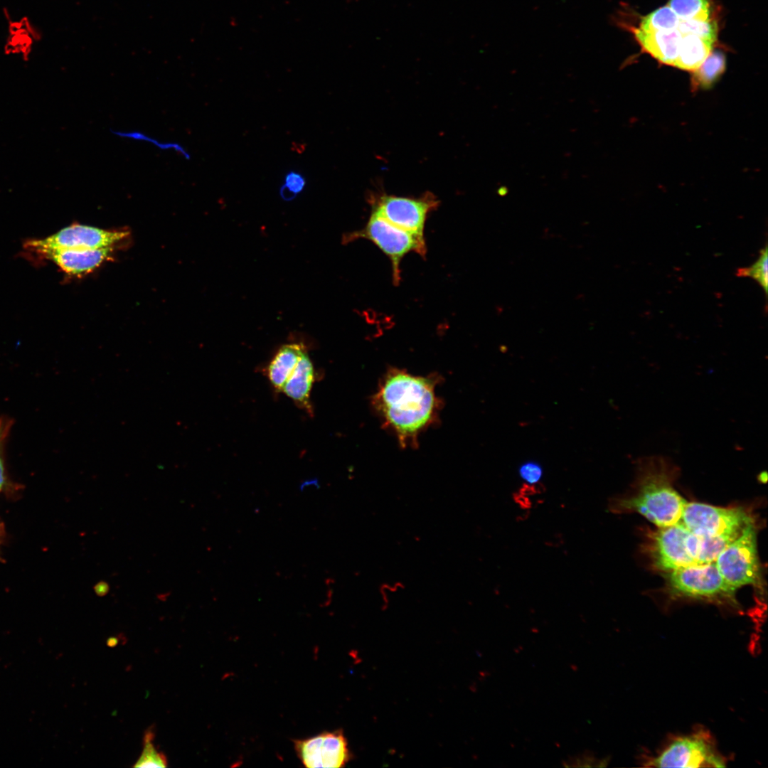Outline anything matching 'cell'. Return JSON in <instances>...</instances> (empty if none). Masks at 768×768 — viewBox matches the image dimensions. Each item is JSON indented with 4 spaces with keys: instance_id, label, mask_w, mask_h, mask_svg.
<instances>
[{
    "instance_id": "8fae6325",
    "label": "cell",
    "mask_w": 768,
    "mask_h": 768,
    "mask_svg": "<svg viewBox=\"0 0 768 768\" xmlns=\"http://www.w3.org/2000/svg\"><path fill=\"white\" fill-rule=\"evenodd\" d=\"M690 530L680 521L661 527L651 535V555L659 570L670 572L678 568L698 565L689 555L686 538Z\"/></svg>"
},
{
    "instance_id": "ba28073f",
    "label": "cell",
    "mask_w": 768,
    "mask_h": 768,
    "mask_svg": "<svg viewBox=\"0 0 768 768\" xmlns=\"http://www.w3.org/2000/svg\"><path fill=\"white\" fill-rule=\"evenodd\" d=\"M656 767H722L724 761L715 752L705 734L682 737L671 742L649 762Z\"/></svg>"
},
{
    "instance_id": "f1b7e54d",
    "label": "cell",
    "mask_w": 768,
    "mask_h": 768,
    "mask_svg": "<svg viewBox=\"0 0 768 768\" xmlns=\"http://www.w3.org/2000/svg\"><path fill=\"white\" fill-rule=\"evenodd\" d=\"M117 642H118V641H117V638H115V637H114V638H113V637H112V638H110V639H108V641H107V643H108V645H109L110 646H115V645H116V644H117Z\"/></svg>"
},
{
    "instance_id": "5bb4252c",
    "label": "cell",
    "mask_w": 768,
    "mask_h": 768,
    "mask_svg": "<svg viewBox=\"0 0 768 768\" xmlns=\"http://www.w3.org/2000/svg\"><path fill=\"white\" fill-rule=\"evenodd\" d=\"M4 13L8 23L7 36L4 45V53L28 60L34 46L41 39V33L28 17L22 16L13 19L6 11Z\"/></svg>"
},
{
    "instance_id": "4fadbf2b",
    "label": "cell",
    "mask_w": 768,
    "mask_h": 768,
    "mask_svg": "<svg viewBox=\"0 0 768 768\" xmlns=\"http://www.w3.org/2000/svg\"><path fill=\"white\" fill-rule=\"evenodd\" d=\"M634 36L643 49L659 62L674 66L683 38L677 28L646 31L635 28Z\"/></svg>"
},
{
    "instance_id": "44dd1931",
    "label": "cell",
    "mask_w": 768,
    "mask_h": 768,
    "mask_svg": "<svg viewBox=\"0 0 768 768\" xmlns=\"http://www.w3.org/2000/svg\"><path fill=\"white\" fill-rule=\"evenodd\" d=\"M739 535L699 536V564L715 562L719 554Z\"/></svg>"
},
{
    "instance_id": "9a60e30c",
    "label": "cell",
    "mask_w": 768,
    "mask_h": 768,
    "mask_svg": "<svg viewBox=\"0 0 768 768\" xmlns=\"http://www.w3.org/2000/svg\"><path fill=\"white\" fill-rule=\"evenodd\" d=\"M313 363L306 351L299 360L294 370L286 381L282 392L309 415H312L310 393L314 381Z\"/></svg>"
},
{
    "instance_id": "83f0119b",
    "label": "cell",
    "mask_w": 768,
    "mask_h": 768,
    "mask_svg": "<svg viewBox=\"0 0 768 768\" xmlns=\"http://www.w3.org/2000/svg\"><path fill=\"white\" fill-rule=\"evenodd\" d=\"M93 590L97 596L104 597L108 594L110 585L106 581L100 580L94 585Z\"/></svg>"
},
{
    "instance_id": "7c38bea8",
    "label": "cell",
    "mask_w": 768,
    "mask_h": 768,
    "mask_svg": "<svg viewBox=\"0 0 768 768\" xmlns=\"http://www.w3.org/2000/svg\"><path fill=\"white\" fill-rule=\"evenodd\" d=\"M114 249L54 248L43 250L36 254L50 260L68 274L81 275L93 271L107 261Z\"/></svg>"
},
{
    "instance_id": "7a4b0ae2",
    "label": "cell",
    "mask_w": 768,
    "mask_h": 768,
    "mask_svg": "<svg viewBox=\"0 0 768 768\" xmlns=\"http://www.w3.org/2000/svg\"><path fill=\"white\" fill-rule=\"evenodd\" d=\"M678 472L677 466L665 457L639 459L633 493L612 501L610 509L638 512L659 528L680 522L687 502L673 487Z\"/></svg>"
},
{
    "instance_id": "d4e9b609",
    "label": "cell",
    "mask_w": 768,
    "mask_h": 768,
    "mask_svg": "<svg viewBox=\"0 0 768 768\" xmlns=\"http://www.w3.org/2000/svg\"><path fill=\"white\" fill-rule=\"evenodd\" d=\"M306 185L305 178L299 173L291 171L284 177V184L280 189V194L284 200L294 198L301 193Z\"/></svg>"
},
{
    "instance_id": "3957f363",
    "label": "cell",
    "mask_w": 768,
    "mask_h": 768,
    "mask_svg": "<svg viewBox=\"0 0 768 768\" xmlns=\"http://www.w3.org/2000/svg\"><path fill=\"white\" fill-rule=\"evenodd\" d=\"M366 239L378 246L391 261L394 284L400 280V264L407 253L415 252L424 257L426 245L424 236L403 230L389 223L372 211L366 226L343 237V243L356 239Z\"/></svg>"
},
{
    "instance_id": "52a82bcc",
    "label": "cell",
    "mask_w": 768,
    "mask_h": 768,
    "mask_svg": "<svg viewBox=\"0 0 768 768\" xmlns=\"http://www.w3.org/2000/svg\"><path fill=\"white\" fill-rule=\"evenodd\" d=\"M127 232L103 230L95 227L73 224L43 240H31L25 243L28 250L37 253L54 248L97 250L114 248L125 240Z\"/></svg>"
},
{
    "instance_id": "5b68a950",
    "label": "cell",
    "mask_w": 768,
    "mask_h": 768,
    "mask_svg": "<svg viewBox=\"0 0 768 768\" xmlns=\"http://www.w3.org/2000/svg\"><path fill=\"white\" fill-rule=\"evenodd\" d=\"M756 537V528L752 521L715 561L722 577L735 589L746 585H758L760 582Z\"/></svg>"
},
{
    "instance_id": "8992f818",
    "label": "cell",
    "mask_w": 768,
    "mask_h": 768,
    "mask_svg": "<svg viewBox=\"0 0 768 768\" xmlns=\"http://www.w3.org/2000/svg\"><path fill=\"white\" fill-rule=\"evenodd\" d=\"M681 522L693 533L700 536L740 535L752 522L741 508H720L691 502L686 503Z\"/></svg>"
},
{
    "instance_id": "f546056e",
    "label": "cell",
    "mask_w": 768,
    "mask_h": 768,
    "mask_svg": "<svg viewBox=\"0 0 768 768\" xmlns=\"http://www.w3.org/2000/svg\"><path fill=\"white\" fill-rule=\"evenodd\" d=\"M4 529L2 525L0 523V546L4 540Z\"/></svg>"
},
{
    "instance_id": "d6986e66",
    "label": "cell",
    "mask_w": 768,
    "mask_h": 768,
    "mask_svg": "<svg viewBox=\"0 0 768 768\" xmlns=\"http://www.w3.org/2000/svg\"><path fill=\"white\" fill-rule=\"evenodd\" d=\"M668 6L682 20L705 21L710 19L708 0H669Z\"/></svg>"
},
{
    "instance_id": "603a6c76",
    "label": "cell",
    "mask_w": 768,
    "mask_h": 768,
    "mask_svg": "<svg viewBox=\"0 0 768 768\" xmlns=\"http://www.w3.org/2000/svg\"><path fill=\"white\" fill-rule=\"evenodd\" d=\"M154 733L151 730L144 735V747L135 767H166L167 759L164 753L157 750L153 743Z\"/></svg>"
},
{
    "instance_id": "cb8c5ba5",
    "label": "cell",
    "mask_w": 768,
    "mask_h": 768,
    "mask_svg": "<svg viewBox=\"0 0 768 768\" xmlns=\"http://www.w3.org/2000/svg\"><path fill=\"white\" fill-rule=\"evenodd\" d=\"M677 29L683 34H695L713 43L717 39V22L711 19L705 21L681 19Z\"/></svg>"
},
{
    "instance_id": "2e32d148",
    "label": "cell",
    "mask_w": 768,
    "mask_h": 768,
    "mask_svg": "<svg viewBox=\"0 0 768 768\" xmlns=\"http://www.w3.org/2000/svg\"><path fill=\"white\" fill-rule=\"evenodd\" d=\"M306 346L302 343H289L282 346L267 367V378L278 391L282 392L288 378L299 360L306 352Z\"/></svg>"
},
{
    "instance_id": "6da1fadb",
    "label": "cell",
    "mask_w": 768,
    "mask_h": 768,
    "mask_svg": "<svg viewBox=\"0 0 768 768\" xmlns=\"http://www.w3.org/2000/svg\"><path fill=\"white\" fill-rule=\"evenodd\" d=\"M434 376H418L391 368L383 377L373 405L402 447L415 445L421 432L437 420L440 401Z\"/></svg>"
},
{
    "instance_id": "277c9868",
    "label": "cell",
    "mask_w": 768,
    "mask_h": 768,
    "mask_svg": "<svg viewBox=\"0 0 768 768\" xmlns=\"http://www.w3.org/2000/svg\"><path fill=\"white\" fill-rule=\"evenodd\" d=\"M668 572L666 577L668 587L676 595L735 603L737 589L725 581L715 562L693 565Z\"/></svg>"
},
{
    "instance_id": "ffe728a7",
    "label": "cell",
    "mask_w": 768,
    "mask_h": 768,
    "mask_svg": "<svg viewBox=\"0 0 768 768\" xmlns=\"http://www.w3.org/2000/svg\"><path fill=\"white\" fill-rule=\"evenodd\" d=\"M680 20L676 13L666 5L644 16L639 28L646 31H671L677 28Z\"/></svg>"
},
{
    "instance_id": "4316f807",
    "label": "cell",
    "mask_w": 768,
    "mask_h": 768,
    "mask_svg": "<svg viewBox=\"0 0 768 768\" xmlns=\"http://www.w3.org/2000/svg\"><path fill=\"white\" fill-rule=\"evenodd\" d=\"M518 473L521 478L526 482L535 484H538L542 478L543 469L538 463L528 461L520 466Z\"/></svg>"
},
{
    "instance_id": "30bf717a",
    "label": "cell",
    "mask_w": 768,
    "mask_h": 768,
    "mask_svg": "<svg viewBox=\"0 0 768 768\" xmlns=\"http://www.w3.org/2000/svg\"><path fill=\"white\" fill-rule=\"evenodd\" d=\"M294 747L297 757L308 768L343 767L351 759L347 740L341 730L295 740Z\"/></svg>"
},
{
    "instance_id": "9c48e42d",
    "label": "cell",
    "mask_w": 768,
    "mask_h": 768,
    "mask_svg": "<svg viewBox=\"0 0 768 768\" xmlns=\"http://www.w3.org/2000/svg\"><path fill=\"white\" fill-rule=\"evenodd\" d=\"M437 206L438 201L430 193L419 198L384 195L373 212L398 228L423 236L427 215Z\"/></svg>"
},
{
    "instance_id": "484cf974",
    "label": "cell",
    "mask_w": 768,
    "mask_h": 768,
    "mask_svg": "<svg viewBox=\"0 0 768 768\" xmlns=\"http://www.w3.org/2000/svg\"><path fill=\"white\" fill-rule=\"evenodd\" d=\"M12 421L7 417L0 416V492L5 488L7 477L4 464V447L11 428Z\"/></svg>"
},
{
    "instance_id": "e0dca14e",
    "label": "cell",
    "mask_w": 768,
    "mask_h": 768,
    "mask_svg": "<svg viewBox=\"0 0 768 768\" xmlns=\"http://www.w3.org/2000/svg\"><path fill=\"white\" fill-rule=\"evenodd\" d=\"M713 44L697 35L683 34L674 67L695 71L710 54Z\"/></svg>"
},
{
    "instance_id": "ac0fdd59",
    "label": "cell",
    "mask_w": 768,
    "mask_h": 768,
    "mask_svg": "<svg viewBox=\"0 0 768 768\" xmlns=\"http://www.w3.org/2000/svg\"><path fill=\"white\" fill-rule=\"evenodd\" d=\"M725 69V55L718 50L711 52L701 65L693 71V86L703 88L710 87L723 73Z\"/></svg>"
},
{
    "instance_id": "7402d4cb",
    "label": "cell",
    "mask_w": 768,
    "mask_h": 768,
    "mask_svg": "<svg viewBox=\"0 0 768 768\" xmlns=\"http://www.w3.org/2000/svg\"><path fill=\"white\" fill-rule=\"evenodd\" d=\"M767 245L760 250L759 256L755 262L747 267L738 268L736 276L750 277L755 280L767 294L768 286V255Z\"/></svg>"
}]
</instances>
